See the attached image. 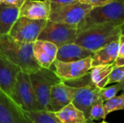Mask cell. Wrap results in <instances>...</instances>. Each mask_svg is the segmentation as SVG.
I'll use <instances>...</instances> for the list:
<instances>
[{
  "mask_svg": "<svg viewBox=\"0 0 124 123\" xmlns=\"http://www.w3.org/2000/svg\"><path fill=\"white\" fill-rule=\"evenodd\" d=\"M124 24L106 23L91 26L78 32L74 43L94 52L118 39L124 34Z\"/></svg>",
  "mask_w": 124,
  "mask_h": 123,
  "instance_id": "cell-1",
  "label": "cell"
},
{
  "mask_svg": "<svg viewBox=\"0 0 124 123\" xmlns=\"http://www.w3.org/2000/svg\"><path fill=\"white\" fill-rule=\"evenodd\" d=\"M33 43L19 41L9 34L0 35V51L1 54L18 65L23 72L28 74L41 67L34 59Z\"/></svg>",
  "mask_w": 124,
  "mask_h": 123,
  "instance_id": "cell-2",
  "label": "cell"
},
{
  "mask_svg": "<svg viewBox=\"0 0 124 123\" xmlns=\"http://www.w3.org/2000/svg\"><path fill=\"white\" fill-rule=\"evenodd\" d=\"M68 86L74 87L72 104L83 112L87 120L89 119V110L92 104L100 97V88L92 80L90 72H87L78 78L63 81Z\"/></svg>",
  "mask_w": 124,
  "mask_h": 123,
  "instance_id": "cell-3",
  "label": "cell"
},
{
  "mask_svg": "<svg viewBox=\"0 0 124 123\" xmlns=\"http://www.w3.org/2000/svg\"><path fill=\"white\" fill-rule=\"evenodd\" d=\"M124 0H113L99 7L92 8L78 24V32L96 25L124 24Z\"/></svg>",
  "mask_w": 124,
  "mask_h": 123,
  "instance_id": "cell-4",
  "label": "cell"
},
{
  "mask_svg": "<svg viewBox=\"0 0 124 123\" xmlns=\"http://www.w3.org/2000/svg\"><path fill=\"white\" fill-rule=\"evenodd\" d=\"M30 80L42 109H49V95L53 86L62 81L56 73L48 68L41 67L29 74Z\"/></svg>",
  "mask_w": 124,
  "mask_h": 123,
  "instance_id": "cell-5",
  "label": "cell"
},
{
  "mask_svg": "<svg viewBox=\"0 0 124 123\" xmlns=\"http://www.w3.org/2000/svg\"><path fill=\"white\" fill-rule=\"evenodd\" d=\"M78 33V25L55 22L46 20L37 40L49 41L58 48L74 43Z\"/></svg>",
  "mask_w": 124,
  "mask_h": 123,
  "instance_id": "cell-6",
  "label": "cell"
},
{
  "mask_svg": "<svg viewBox=\"0 0 124 123\" xmlns=\"http://www.w3.org/2000/svg\"><path fill=\"white\" fill-rule=\"evenodd\" d=\"M92 7L78 0L69 4H57L50 2L48 20L66 24L78 25Z\"/></svg>",
  "mask_w": 124,
  "mask_h": 123,
  "instance_id": "cell-7",
  "label": "cell"
},
{
  "mask_svg": "<svg viewBox=\"0 0 124 123\" xmlns=\"http://www.w3.org/2000/svg\"><path fill=\"white\" fill-rule=\"evenodd\" d=\"M12 99L26 112L42 109L27 72L20 71L18 73Z\"/></svg>",
  "mask_w": 124,
  "mask_h": 123,
  "instance_id": "cell-8",
  "label": "cell"
},
{
  "mask_svg": "<svg viewBox=\"0 0 124 123\" xmlns=\"http://www.w3.org/2000/svg\"><path fill=\"white\" fill-rule=\"evenodd\" d=\"M45 20H33L18 17L8 34L13 38L25 43H33L46 24Z\"/></svg>",
  "mask_w": 124,
  "mask_h": 123,
  "instance_id": "cell-9",
  "label": "cell"
},
{
  "mask_svg": "<svg viewBox=\"0 0 124 123\" xmlns=\"http://www.w3.org/2000/svg\"><path fill=\"white\" fill-rule=\"evenodd\" d=\"M92 68V57L81 60L64 62L55 59L50 68L62 80H69L82 77Z\"/></svg>",
  "mask_w": 124,
  "mask_h": 123,
  "instance_id": "cell-10",
  "label": "cell"
},
{
  "mask_svg": "<svg viewBox=\"0 0 124 123\" xmlns=\"http://www.w3.org/2000/svg\"><path fill=\"white\" fill-rule=\"evenodd\" d=\"M0 123H34L28 112L12 98L0 93Z\"/></svg>",
  "mask_w": 124,
  "mask_h": 123,
  "instance_id": "cell-11",
  "label": "cell"
},
{
  "mask_svg": "<svg viewBox=\"0 0 124 123\" xmlns=\"http://www.w3.org/2000/svg\"><path fill=\"white\" fill-rule=\"evenodd\" d=\"M21 68L8 59L0 51V88L3 93L12 99L17 76Z\"/></svg>",
  "mask_w": 124,
  "mask_h": 123,
  "instance_id": "cell-12",
  "label": "cell"
},
{
  "mask_svg": "<svg viewBox=\"0 0 124 123\" xmlns=\"http://www.w3.org/2000/svg\"><path fill=\"white\" fill-rule=\"evenodd\" d=\"M74 87L61 81L53 86L49 95V109L56 112L72 102Z\"/></svg>",
  "mask_w": 124,
  "mask_h": 123,
  "instance_id": "cell-13",
  "label": "cell"
},
{
  "mask_svg": "<svg viewBox=\"0 0 124 123\" xmlns=\"http://www.w3.org/2000/svg\"><path fill=\"white\" fill-rule=\"evenodd\" d=\"M49 12L50 1L49 0H25L19 8V17L47 20Z\"/></svg>",
  "mask_w": 124,
  "mask_h": 123,
  "instance_id": "cell-14",
  "label": "cell"
},
{
  "mask_svg": "<svg viewBox=\"0 0 124 123\" xmlns=\"http://www.w3.org/2000/svg\"><path fill=\"white\" fill-rule=\"evenodd\" d=\"M58 47L46 41L36 40L33 43V54L34 59L43 68L49 69L56 59Z\"/></svg>",
  "mask_w": 124,
  "mask_h": 123,
  "instance_id": "cell-15",
  "label": "cell"
},
{
  "mask_svg": "<svg viewBox=\"0 0 124 123\" xmlns=\"http://www.w3.org/2000/svg\"><path fill=\"white\" fill-rule=\"evenodd\" d=\"M94 51L73 43L59 47L57 52L56 59L64 62H70L92 57Z\"/></svg>",
  "mask_w": 124,
  "mask_h": 123,
  "instance_id": "cell-16",
  "label": "cell"
},
{
  "mask_svg": "<svg viewBox=\"0 0 124 123\" xmlns=\"http://www.w3.org/2000/svg\"><path fill=\"white\" fill-rule=\"evenodd\" d=\"M118 48L119 38L95 51L92 57V67L113 63L118 57Z\"/></svg>",
  "mask_w": 124,
  "mask_h": 123,
  "instance_id": "cell-17",
  "label": "cell"
},
{
  "mask_svg": "<svg viewBox=\"0 0 124 123\" xmlns=\"http://www.w3.org/2000/svg\"><path fill=\"white\" fill-rule=\"evenodd\" d=\"M19 17V8L5 4H0V35L8 34Z\"/></svg>",
  "mask_w": 124,
  "mask_h": 123,
  "instance_id": "cell-18",
  "label": "cell"
},
{
  "mask_svg": "<svg viewBox=\"0 0 124 123\" xmlns=\"http://www.w3.org/2000/svg\"><path fill=\"white\" fill-rule=\"evenodd\" d=\"M62 123H95L86 119L83 112L77 109L72 103L55 112Z\"/></svg>",
  "mask_w": 124,
  "mask_h": 123,
  "instance_id": "cell-19",
  "label": "cell"
},
{
  "mask_svg": "<svg viewBox=\"0 0 124 123\" xmlns=\"http://www.w3.org/2000/svg\"><path fill=\"white\" fill-rule=\"evenodd\" d=\"M114 64L101 65L92 67L90 70V77L92 82L100 89L106 87L109 75L114 67Z\"/></svg>",
  "mask_w": 124,
  "mask_h": 123,
  "instance_id": "cell-20",
  "label": "cell"
},
{
  "mask_svg": "<svg viewBox=\"0 0 124 123\" xmlns=\"http://www.w3.org/2000/svg\"><path fill=\"white\" fill-rule=\"evenodd\" d=\"M27 112L34 123H62L52 111L40 109Z\"/></svg>",
  "mask_w": 124,
  "mask_h": 123,
  "instance_id": "cell-21",
  "label": "cell"
},
{
  "mask_svg": "<svg viewBox=\"0 0 124 123\" xmlns=\"http://www.w3.org/2000/svg\"><path fill=\"white\" fill-rule=\"evenodd\" d=\"M104 110L106 117L111 112L124 109V93L119 96H115L104 102Z\"/></svg>",
  "mask_w": 124,
  "mask_h": 123,
  "instance_id": "cell-22",
  "label": "cell"
},
{
  "mask_svg": "<svg viewBox=\"0 0 124 123\" xmlns=\"http://www.w3.org/2000/svg\"><path fill=\"white\" fill-rule=\"evenodd\" d=\"M104 101L100 97L96 100V101L92 104L91 109L89 110V119L92 121L94 120H105L106 115L105 114L104 110Z\"/></svg>",
  "mask_w": 124,
  "mask_h": 123,
  "instance_id": "cell-23",
  "label": "cell"
},
{
  "mask_svg": "<svg viewBox=\"0 0 124 123\" xmlns=\"http://www.w3.org/2000/svg\"><path fill=\"white\" fill-rule=\"evenodd\" d=\"M124 89V81L117 83L116 85H113L110 87H105L100 90V97L105 102L108 99L115 96L117 94Z\"/></svg>",
  "mask_w": 124,
  "mask_h": 123,
  "instance_id": "cell-24",
  "label": "cell"
},
{
  "mask_svg": "<svg viewBox=\"0 0 124 123\" xmlns=\"http://www.w3.org/2000/svg\"><path fill=\"white\" fill-rule=\"evenodd\" d=\"M124 81V66L114 67L110 72L107 85Z\"/></svg>",
  "mask_w": 124,
  "mask_h": 123,
  "instance_id": "cell-25",
  "label": "cell"
},
{
  "mask_svg": "<svg viewBox=\"0 0 124 123\" xmlns=\"http://www.w3.org/2000/svg\"><path fill=\"white\" fill-rule=\"evenodd\" d=\"M80 2L90 5L94 7H102L105 6L110 2H112L113 0H78Z\"/></svg>",
  "mask_w": 124,
  "mask_h": 123,
  "instance_id": "cell-26",
  "label": "cell"
},
{
  "mask_svg": "<svg viewBox=\"0 0 124 123\" xmlns=\"http://www.w3.org/2000/svg\"><path fill=\"white\" fill-rule=\"evenodd\" d=\"M118 57H123L124 58V35L122 34L119 38V48H118Z\"/></svg>",
  "mask_w": 124,
  "mask_h": 123,
  "instance_id": "cell-27",
  "label": "cell"
},
{
  "mask_svg": "<svg viewBox=\"0 0 124 123\" xmlns=\"http://www.w3.org/2000/svg\"><path fill=\"white\" fill-rule=\"evenodd\" d=\"M24 1L25 0H4L3 4L20 8L22 6V4H23Z\"/></svg>",
  "mask_w": 124,
  "mask_h": 123,
  "instance_id": "cell-28",
  "label": "cell"
},
{
  "mask_svg": "<svg viewBox=\"0 0 124 123\" xmlns=\"http://www.w3.org/2000/svg\"><path fill=\"white\" fill-rule=\"evenodd\" d=\"M49 1L52 3H54L57 4H69L78 0H49Z\"/></svg>",
  "mask_w": 124,
  "mask_h": 123,
  "instance_id": "cell-29",
  "label": "cell"
},
{
  "mask_svg": "<svg viewBox=\"0 0 124 123\" xmlns=\"http://www.w3.org/2000/svg\"><path fill=\"white\" fill-rule=\"evenodd\" d=\"M115 67H120V66H124V58L123 57H118L116 59V60L113 62Z\"/></svg>",
  "mask_w": 124,
  "mask_h": 123,
  "instance_id": "cell-30",
  "label": "cell"
},
{
  "mask_svg": "<svg viewBox=\"0 0 124 123\" xmlns=\"http://www.w3.org/2000/svg\"><path fill=\"white\" fill-rule=\"evenodd\" d=\"M4 0H0V4H2V3L4 2Z\"/></svg>",
  "mask_w": 124,
  "mask_h": 123,
  "instance_id": "cell-31",
  "label": "cell"
},
{
  "mask_svg": "<svg viewBox=\"0 0 124 123\" xmlns=\"http://www.w3.org/2000/svg\"><path fill=\"white\" fill-rule=\"evenodd\" d=\"M108 123V122H105V120H103V121H102V123Z\"/></svg>",
  "mask_w": 124,
  "mask_h": 123,
  "instance_id": "cell-32",
  "label": "cell"
},
{
  "mask_svg": "<svg viewBox=\"0 0 124 123\" xmlns=\"http://www.w3.org/2000/svg\"><path fill=\"white\" fill-rule=\"evenodd\" d=\"M0 93H2V91L1 90V88H0Z\"/></svg>",
  "mask_w": 124,
  "mask_h": 123,
  "instance_id": "cell-33",
  "label": "cell"
}]
</instances>
